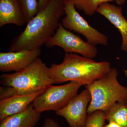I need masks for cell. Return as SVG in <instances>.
Wrapping results in <instances>:
<instances>
[{"instance_id":"1","label":"cell","mask_w":127,"mask_h":127,"mask_svg":"<svg viewBox=\"0 0 127 127\" xmlns=\"http://www.w3.org/2000/svg\"><path fill=\"white\" fill-rule=\"evenodd\" d=\"M64 14V0H52L28 22L25 30L14 37L9 51L40 48L55 34Z\"/></svg>"},{"instance_id":"2","label":"cell","mask_w":127,"mask_h":127,"mask_svg":"<svg viewBox=\"0 0 127 127\" xmlns=\"http://www.w3.org/2000/svg\"><path fill=\"white\" fill-rule=\"evenodd\" d=\"M109 62H97L73 53H66L61 63L52 64L50 76L55 83L72 81L88 86L101 78L111 69Z\"/></svg>"},{"instance_id":"3","label":"cell","mask_w":127,"mask_h":127,"mask_svg":"<svg viewBox=\"0 0 127 127\" xmlns=\"http://www.w3.org/2000/svg\"><path fill=\"white\" fill-rule=\"evenodd\" d=\"M118 75L117 68H111L104 76L86 86L91 96L88 114L98 110L106 112L116 102L127 101V88L119 83Z\"/></svg>"},{"instance_id":"4","label":"cell","mask_w":127,"mask_h":127,"mask_svg":"<svg viewBox=\"0 0 127 127\" xmlns=\"http://www.w3.org/2000/svg\"><path fill=\"white\" fill-rule=\"evenodd\" d=\"M0 79L2 86L14 88L19 95L34 93L55 83L50 76L49 67L40 58L20 71L2 74Z\"/></svg>"},{"instance_id":"5","label":"cell","mask_w":127,"mask_h":127,"mask_svg":"<svg viewBox=\"0 0 127 127\" xmlns=\"http://www.w3.org/2000/svg\"><path fill=\"white\" fill-rule=\"evenodd\" d=\"M81 86L72 81L61 86L50 85L35 99L32 106L40 113L48 111L56 112L67 105Z\"/></svg>"},{"instance_id":"6","label":"cell","mask_w":127,"mask_h":127,"mask_svg":"<svg viewBox=\"0 0 127 127\" xmlns=\"http://www.w3.org/2000/svg\"><path fill=\"white\" fill-rule=\"evenodd\" d=\"M73 0H64L65 16L62 19L61 23L66 29L81 34L87 42L96 46H107V37L90 26L76 10Z\"/></svg>"},{"instance_id":"7","label":"cell","mask_w":127,"mask_h":127,"mask_svg":"<svg viewBox=\"0 0 127 127\" xmlns=\"http://www.w3.org/2000/svg\"><path fill=\"white\" fill-rule=\"evenodd\" d=\"M45 45L49 48L57 46L66 53H78L89 59L95 58L97 54L96 46L84 41L80 37L65 28L61 22L55 34Z\"/></svg>"},{"instance_id":"8","label":"cell","mask_w":127,"mask_h":127,"mask_svg":"<svg viewBox=\"0 0 127 127\" xmlns=\"http://www.w3.org/2000/svg\"><path fill=\"white\" fill-rule=\"evenodd\" d=\"M91 100V94L86 88L77 94L56 114L64 118L70 127H86L88 107Z\"/></svg>"},{"instance_id":"9","label":"cell","mask_w":127,"mask_h":127,"mask_svg":"<svg viewBox=\"0 0 127 127\" xmlns=\"http://www.w3.org/2000/svg\"><path fill=\"white\" fill-rule=\"evenodd\" d=\"M41 53L40 48L0 53V71L3 72L20 71L39 58Z\"/></svg>"},{"instance_id":"10","label":"cell","mask_w":127,"mask_h":127,"mask_svg":"<svg viewBox=\"0 0 127 127\" xmlns=\"http://www.w3.org/2000/svg\"><path fill=\"white\" fill-rule=\"evenodd\" d=\"M45 89L30 94L15 95L0 100V122L9 116L25 111Z\"/></svg>"},{"instance_id":"11","label":"cell","mask_w":127,"mask_h":127,"mask_svg":"<svg viewBox=\"0 0 127 127\" xmlns=\"http://www.w3.org/2000/svg\"><path fill=\"white\" fill-rule=\"evenodd\" d=\"M122 10L120 6L107 2L100 5L97 12L107 18L118 30L122 39L120 48L127 52V20L123 16Z\"/></svg>"},{"instance_id":"12","label":"cell","mask_w":127,"mask_h":127,"mask_svg":"<svg viewBox=\"0 0 127 127\" xmlns=\"http://www.w3.org/2000/svg\"><path fill=\"white\" fill-rule=\"evenodd\" d=\"M26 23L17 0H0V27L8 24L22 26Z\"/></svg>"},{"instance_id":"13","label":"cell","mask_w":127,"mask_h":127,"mask_svg":"<svg viewBox=\"0 0 127 127\" xmlns=\"http://www.w3.org/2000/svg\"><path fill=\"white\" fill-rule=\"evenodd\" d=\"M41 113L31 104L25 111L9 116L1 122L0 127H34L40 120Z\"/></svg>"},{"instance_id":"14","label":"cell","mask_w":127,"mask_h":127,"mask_svg":"<svg viewBox=\"0 0 127 127\" xmlns=\"http://www.w3.org/2000/svg\"><path fill=\"white\" fill-rule=\"evenodd\" d=\"M106 114V120L113 122L121 127H127V107L126 102H118L112 105Z\"/></svg>"},{"instance_id":"15","label":"cell","mask_w":127,"mask_h":127,"mask_svg":"<svg viewBox=\"0 0 127 127\" xmlns=\"http://www.w3.org/2000/svg\"><path fill=\"white\" fill-rule=\"evenodd\" d=\"M75 7L82 11L89 16H92L97 12L100 5L114 0H73Z\"/></svg>"},{"instance_id":"16","label":"cell","mask_w":127,"mask_h":127,"mask_svg":"<svg viewBox=\"0 0 127 127\" xmlns=\"http://www.w3.org/2000/svg\"><path fill=\"white\" fill-rule=\"evenodd\" d=\"M23 11L26 23L29 22L39 12L37 0H17Z\"/></svg>"},{"instance_id":"17","label":"cell","mask_w":127,"mask_h":127,"mask_svg":"<svg viewBox=\"0 0 127 127\" xmlns=\"http://www.w3.org/2000/svg\"><path fill=\"white\" fill-rule=\"evenodd\" d=\"M106 119L105 112L95 111L88 114L86 127H103Z\"/></svg>"},{"instance_id":"18","label":"cell","mask_w":127,"mask_h":127,"mask_svg":"<svg viewBox=\"0 0 127 127\" xmlns=\"http://www.w3.org/2000/svg\"><path fill=\"white\" fill-rule=\"evenodd\" d=\"M42 127H60L57 121L51 118L46 119Z\"/></svg>"},{"instance_id":"19","label":"cell","mask_w":127,"mask_h":127,"mask_svg":"<svg viewBox=\"0 0 127 127\" xmlns=\"http://www.w3.org/2000/svg\"><path fill=\"white\" fill-rule=\"evenodd\" d=\"M39 5V11L44 9L51 2L52 0H38Z\"/></svg>"},{"instance_id":"20","label":"cell","mask_w":127,"mask_h":127,"mask_svg":"<svg viewBox=\"0 0 127 127\" xmlns=\"http://www.w3.org/2000/svg\"><path fill=\"white\" fill-rule=\"evenodd\" d=\"M109 123L104 126V127H121L120 125L113 122H109Z\"/></svg>"},{"instance_id":"21","label":"cell","mask_w":127,"mask_h":127,"mask_svg":"<svg viewBox=\"0 0 127 127\" xmlns=\"http://www.w3.org/2000/svg\"><path fill=\"white\" fill-rule=\"evenodd\" d=\"M117 4L121 5L124 4L126 0H114Z\"/></svg>"},{"instance_id":"22","label":"cell","mask_w":127,"mask_h":127,"mask_svg":"<svg viewBox=\"0 0 127 127\" xmlns=\"http://www.w3.org/2000/svg\"><path fill=\"white\" fill-rule=\"evenodd\" d=\"M124 74H125V76L127 78V70H125L124 71Z\"/></svg>"},{"instance_id":"23","label":"cell","mask_w":127,"mask_h":127,"mask_svg":"<svg viewBox=\"0 0 127 127\" xmlns=\"http://www.w3.org/2000/svg\"><path fill=\"white\" fill-rule=\"evenodd\" d=\"M126 104H127V102H126Z\"/></svg>"}]
</instances>
